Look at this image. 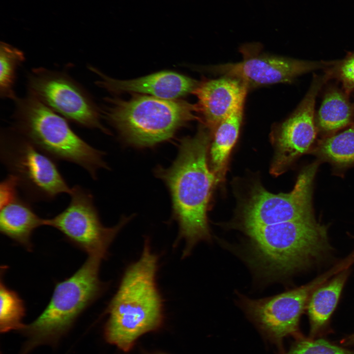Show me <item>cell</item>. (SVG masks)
Masks as SVG:
<instances>
[{"instance_id":"cell-1","label":"cell","mask_w":354,"mask_h":354,"mask_svg":"<svg viewBox=\"0 0 354 354\" xmlns=\"http://www.w3.org/2000/svg\"><path fill=\"white\" fill-rule=\"evenodd\" d=\"M209 131L202 125L194 137L184 138L173 164L158 170L171 193L179 237L186 242L183 257L198 242L210 237L206 211L213 187L219 181L207 163Z\"/></svg>"},{"instance_id":"cell-2","label":"cell","mask_w":354,"mask_h":354,"mask_svg":"<svg viewBox=\"0 0 354 354\" xmlns=\"http://www.w3.org/2000/svg\"><path fill=\"white\" fill-rule=\"evenodd\" d=\"M158 260L146 239L140 258L127 268L106 309L105 339L124 352L163 324V301L156 283Z\"/></svg>"},{"instance_id":"cell-3","label":"cell","mask_w":354,"mask_h":354,"mask_svg":"<svg viewBox=\"0 0 354 354\" xmlns=\"http://www.w3.org/2000/svg\"><path fill=\"white\" fill-rule=\"evenodd\" d=\"M254 257L270 276H283L318 261L330 249L327 228L314 217L244 227Z\"/></svg>"},{"instance_id":"cell-4","label":"cell","mask_w":354,"mask_h":354,"mask_svg":"<svg viewBox=\"0 0 354 354\" xmlns=\"http://www.w3.org/2000/svg\"><path fill=\"white\" fill-rule=\"evenodd\" d=\"M15 100L13 127L44 152L81 166L94 179L99 169L107 168L103 152L76 134L60 115L31 94Z\"/></svg>"},{"instance_id":"cell-5","label":"cell","mask_w":354,"mask_h":354,"mask_svg":"<svg viewBox=\"0 0 354 354\" xmlns=\"http://www.w3.org/2000/svg\"><path fill=\"white\" fill-rule=\"evenodd\" d=\"M103 258L88 256L71 276L56 284L48 305L41 314L22 329L28 338L25 350L56 342L79 316L101 294L99 277Z\"/></svg>"},{"instance_id":"cell-6","label":"cell","mask_w":354,"mask_h":354,"mask_svg":"<svg viewBox=\"0 0 354 354\" xmlns=\"http://www.w3.org/2000/svg\"><path fill=\"white\" fill-rule=\"evenodd\" d=\"M195 112V105L146 95L113 100L105 114L127 141L143 147L166 140L186 122L200 119Z\"/></svg>"},{"instance_id":"cell-7","label":"cell","mask_w":354,"mask_h":354,"mask_svg":"<svg viewBox=\"0 0 354 354\" xmlns=\"http://www.w3.org/2000/svg\"><path fill=\"white\" fill-rule=\"evenodd\" d=\"M0 157L30 202L51 201L61 194L70 193L71 188L59 171L57 160L14 127L1 132Z\"/></svg>"},{"instance_id":"cell-8","label":"cell","mask_w":354,"mask_h":354,"mask_svg":"<svg viewBox=\"0 0 354 354\" xmlns=\"http://www.w3.org/2000/svg\"><path fill=\"white\" fill-rule=\"evenodd\" d=\"M337 271L335 268L311 283L272 296L257 299L243 296L241 307L264 338L281 349L283 339L297 331L313 292Z\"/></svg>"},{"instance_id":"cell-9","label":"cell","mask_w":354,"mask_h":354,"mask_svg":"<svg viewBox=\"0 0 354 354\" xmlns=\"http://www.w3.org/2000/svg\"><path fill=\"white\" fill-rule=\"evenodd\" d=\"M69 195L70 201L67 207L57 215L46 219V225L58 230L67 240L88 256L104 259L110 244L127 220L113 227H105L89 190L75 185Z\"/></svg>"},{"instance_id":"cell-10","label":"cell","mask_w":354,"mask_h":354,"mask_svg":"<svg viewBox=\"0 0 354 354\" xmlns=\"http://www.w3.org/2000/svg\"><path fill=\"white\" fill-rule=\"evenodd\" d=\"M319 166L315 162L299 173L294 189L274 194L256 185L243 211V227L265 226L314 217L313 186Z\"/></svg>"},{"instance_id":"cell-11","label":"cell","mask_w":354,"mask_h":354,"mask_svg":"<svg viewBox=\"0 0 354 354\" xmlns=\"http://www.w3.org/2000/svg\"><path fill=\"white\" fill-rule=\"evenodd\" d=\"M257 44L243 46V59L238 62L219 64L209 70L233 77L248 88L277 83H290L297 77L335 64V61H310L276 56L259 52Z\"/></svg>"},{"instance_id":"cell-12","label":"cell","mask_w":354,"mask_h":354,"mask_svg":"<svg viewBox=\"0 0 354 354\" xmlns=\"http://www.w3.org/2000/svg\"><path fill=\"white\" fill-rule=\"evenodd\" d=\"M28 87L30 94L58 114L79 125L99 128L107 133L100 123L98 110L89 96L67 75L36 69L29 76Z\"/></svg>"},{"instance_id":"cell-13","label":"cell","mask_w":354,"mask_h":354,"mask_svg":"<svg viewBox=\"0 0 354 354\" xmlns=\"http://www.w3.org/2000/svg\"><path fill=\"white\" fill-rule=\"evenodd\" d=\"M331 76L330 71L323 75L315 76L295 110L273 130L272 139L275 154L270 169L272 174L279 175L297 158L310 150L317 132L315 117L316 97Z\"/></svg>"},{"instance_id":"cell-14","label":"cell","mask_w":354,"mask_h":354,"mask_svg":"<svg viewBox=\"0 0 354 354\" xmlns=\"http://www.w3.org/2000/svg\"><path fill=\"white\" fill-rule=\"evenodd\" d=\"M248 88L240 81L223 76L199 83L193 91L201 121L211 132L235 110L244 107Z\"/></svg>"},{"instance_id":"cell-15","label":"cell","mask_w":354,"mask_h":354,"mask_svg":"<svg viewBox=\"0 0 354 354\" xmlns=\"http://www.w3.org/2000/svg\"><path fill=\"white\" fill-rule=\"evenodd\" d=\"M102 80L98 84L114 92H136L166 99H175L193 92L199 83L177 73L164 71L129 80H118L108 77L92 67Z\"/></svg>"},{"instance_id":"cell-16","label":"cell","mask_w":354,"mask_h":354,"mask_svg":"<svg viewBox=\"0 0 354 354\" xmlns=\"http://www.w3.org/2000/svg\"><path fill=\"white\" fill-rule=\"evenodd\" d=\"M25 198L18 195L0 205V232L29 251L32 248L31 237L36 229L46 225Z\"/></svg>"},{"instance_id":"cell-17","label":"cell","mask_w":354,"mask_h":354,"mask_svg":"<svg viewBox=\"0 0 354 354\" xmlns=\"http://www.w3.org/2000/svg\"><path fill=\"white\" fill-rule=\"evenodd\" d=\"M349 274L347 268L343 269L333 279L317 288L311 295L307 307L312 332L321 328L329 319Z\"/></svg>"},{"instance_id":"cell-18","label":"cell","mask_w":354,"mask_h":354,"mask_svg":"<svg viewBox=\"0 0 354 354\" xmlns=\"http://www.w3.org/2000/svg\"><path fill=\"white\" fill-rule=\"evenodd\" d=\"M347 94L335 87L325 94L316 122L317 129L325 135L333 134L351 124L354 118L353 105L350 102Z\"/></svg>"},{"instance_id":"cell-19","label":"cell","mask_w":354,"mask_h":354,"mask_svg":"<svg viewBox=\"0 0 354 354\" xmlns=\"http://www.w3.org/2000/svg\"><path fill=\"white\" fill-rule=\"evenodd\" d=\"M243 107L235 110L217 125L210 149L212 169L218 180H221L226 170L230 152L235 145L243 117Z\"/></svg>"},{"instance_id":"cell-20","label":"cell","mask_w":354,"mask_h":354,"mask_svg":"<svg viewBox=\"0 0 354 354\" xmlns=\"http://www.w3.org/2000/svg\"><path fill=\"white\" fill-rule=\"evenodd\" d=\"M314 153L338 170L354 165V123L337 134L327 136L320 141Z\"/></svg>"},{"instance_id":"cell-21","label":"cell","mask_w":354,"mask_h":354,"mask_svg":"<svg viewBox=\"0 0 354 354\" xmlns=\"http://www.w3.org/2000/svg\"><path fill=\"white\" fill-rule=\"evenodd\" d=\"M1 269L0 284V330L6 332L13 330H22L25 326L23 319L25 315L23 300L17 293L7 288L2 280Z\"/></svg>"},{"instance_id":"cell-22","label":"cell","mask_w":354,"mask_h":354,"mask_svg":"<svg viewBox=\"0 0 354 354\" xmlns=\"http://www.w3.org/2000/svg\"><path fill=\"white\" fill-rule=\"evenodd\" d=\"M25 59L23 52L5 43L0 47V94L2 97L15 99L13 86L17 67Z\"/></svg>"},{"instance_id":"cell-23","label":"cell","mask_w":354,"mask_h":354,"mask_svg":"<svg viewBox=\"0 0 354 354\" xmlns=\"http://www.w3.org/2000/svg\"><path fill=\"white\" fill-rule=\"evenodd\" d=\"M280 354H350L346 350L335 346L324 339L300 340L296 342L287 352Z\"/></svg>"},{"instance_id":"cell-24","label":"cell","mask_w":354,"mask_h":354,"mask_svg":"<svg viewBox=\"0 0 354 354\" xmlns=\"http://www.w3.org/2000/svg\"><path fill=\"white\" fill-rule=\"evenodd\" d=\"M334 73L346 93L348 94L354 89V53L336 63L333 69Z\"/></svg>"},{"instance_id":"cell-25","label":"cell","mask_w":354,"mask_h":354,"mask_svg":"<svg viewBox=\"0 0 354 354\" xmlns=\"http://www.w3.org/2000/svg\"><path fill=\"white\" fill-rule=\"evenodd\" d=\"M146 354H166L160 353V352H155V353H147Z\"/></svg>"},{"instance_id":"cell-26","label":"cell","mask_w":354,"mask_h":354,"mask_svg":"<svg viewBox=\"0 0 354 354\" xmlns=\"http://www.w3.org/2000/svg\"><path fill=\"white\" fill-rule=\"evenodd\" d=\"M350 340L351 342L354 343V335H353L350 337Z\"/></svg>"},{"instance_id":"cell-27","label":"cell","mask_w":354,"mask_h":354,"mask_svg":"<svg viewBox=\"0 0 354 354\" xmlns=\"http://www.w3.org/2000/svg\"><path fill=\"white\" fill-rule=\"evenodd\" d=\"M353 106H354V104H353Z\"/></svg>"}]
</instances>
